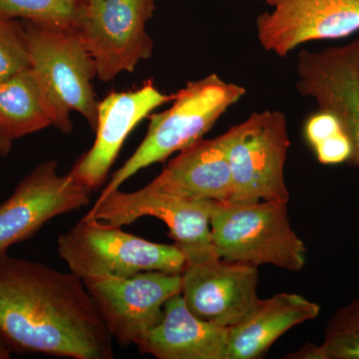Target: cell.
I'll return each instance as SVG.
<instances>
[{"instance_id":"cell-1","label":"cell","mask_w":359,"mask_h":359,"mask_svg":"<svg viewBox=\"0 0 359 359\" xmlns=\"http://www.w3.org/2000/svg\"><path fill=\"white\" fill-rule=\"evenodd\" d=\"M0 335L14 349L73 359H112L113 337L83 280L0 254Z\"/></svg>"},{"instance_id":"cell-2","label":"cell","mask_w":359,"mask_h":359,"mask_svg":"<svg viewBox=\"0 0 359 359\" xmlns=\"http://www.w3.org/2000/svg\"><path fill=\"white\" fill-rule=\"evenodd\" d=\"M245 92L244 87L224 81L217 74L187 83L174 94L171 107L149 116L150 124L145 138L115 172L98 199L119 189L141 170L163 162L199 141Z\"/></svg>"},{"instance_id":"cell-3","label":"cell","mask_w":359,"mask_h":359,"mask_svg":"<svg viewBox=\"0 0 359 359\" xmlns=\"http://www.w3.org/2000/svg\"><path fill=\"white\" fill-rule=\"evenodd\" d=\"M287 203H216L211 233L217 257L259 266L301 271L306 249L290 226Z\"/></svg>"},{"instance_id":"cell-4","label":"cell","mask_w":359,"mask_h":359,"mask_svg":"<svg viewBox=\"0 0 359 359\" xmlns=\"http://www.w3.org/2000/svg\"><path fill=\"white\" fill-rule=\"evenodd\" d=\"M29 67L42 85L58 116V129L72 131L70 113H79L95 129L99 102L93 59L77 28L55 27L22 21Z\"/></svg>"},{"instance_id":"cell-5","label":"cell","mask_w":359,"mask_h":359,"mask_svg":"<svg viewBox=\"0 0 359 359\" xmlns=\"http://www.w3.org/2000/svg\"><path fill=\"white\" fill-rule=\"evenodd\" d=\"M58 254L78 278L131 276L143 271L182 275L188 263L175 245L150 242L121 226L84 217L57 241Z\"/></svg>"},{"instance_id":"cell-6","label":"cell","mask_w":359,"mask_h":359,"mask_svg":"<svg viewBox=\"0 0 359 359\" xmlns=\"http://www.w3.org/2000/svg\"><path fill=\"white\" fill-rule=\"evenodd\" d=\"M233 176L230 203L289 202L285 164L290 146L280 111L252 113L223 134Z\"/></svg>"},{"instance_id":"cell-7","label":"cell","mask_w":359,"mask_h":359,"mask_svg":"<svg viewBox=\"0 0 359 359\" xmlns=\"http://www.w3.org/2000/svg\"><path fill=\"white\" fill-rule=\"evenodd\" d=\"M217 202L189 199L164 192L154 182L135 192L119 189L96 201L85 217L123 226L143 217H154L169 228L174 245L188 264L216 257L211 233L212 210Z\"/></svg>"},{"instance_id":"cell-8","label":"cell","mask_w":359,"mask_h":359,"mask_svg":"<svg viewBox=\"0 0 359 359\" xmlns=\"http://www.w3.org/2000/svg\"><path fill=\"white\" fill-rule=\"evenodd\" d=\"M155 9V0H87L77 30L99 80L109 82L122 72H132L152 56L146 25Z\"/></svg>"},{"instance_id":"cell-9","label":"cell","mask_w":359,"mask_h":359,"mask_svg":"<svg viewBox=\"0 0 359 359\" xmlns=\"http://www.w3.org/2000/svg\"><path fill=\"white\" fill-rule=\"evenodd\" d=\"M82 280L113 339L125 346L145 339L160 323L168 299L182 290V275L157 271Z\"/></svg>"},{"instance_id":"cell-10","label":"cell","mask_w":359,"mask_h":359,"mask_svg":"<svg viewBox=\"0 0 359 359\" xmlns=\"http://www.w3.org/2000/svg\"><path fill=\"white\" fill-rule=\"evenodd\" d=\"M91 193L69 174H59L56 161L39 165L0 205V254L32 237L50 219L88 205Z\"/></svg>"},{"instance_id":"cell-11","label":"cell","mask_w":359,"mask_h":359,"mask_svg":"<svg viewBox=\"0 0 359 359\" xmlns=\"http://www.w3.org/2000/svg\"><path fill=\"white\" fill-rule=\"evenodd\" d=\"M264 2L273 9L257 16V40L278 57L308 42L346 39L359 32V0Z\"/></svg>"},{"instance_id":"cell-12","label":"cell","mask_w":359,"mask_h":359,"mask_svg":"<svg viewBox=\"0 0 359 359\" xmlns=\"http://www.w3.org/2000/svg\"><path fill=\"white\" fill-rule=\"evenodd\" d=\"M257 266L212 257L188 264L182 273L181 295L201 320L235 327L261 304Z\"/></svg>"},{"instance_id":"cell-13","label":"cell","mask_w":359,"mask_h":359,"mask_svg":"<svg viewBox=\"0 0 359 359\" xmlns=\"http://www.w3.org/2000/svg\"><path fill=\"white\" fill-rule=\"evenodd\" d=\"M297 75V91L342 123L353 143V164L359 166V37L341 46L299 52Z\"/></svg>"},{"instance_id":"cell-14","label":"cell","mask_w":359,"mask_h":359,"mask_svg":"<svg viewBox=\"0 0 359 359\" xmlns=\"http://www.w3.org/2000/svg\"><path fill=\"white\" fill-rule=\"evenodd\" d=\"M173 98L174 95L162 93L152 81L138 89L106 96L98 105L95 141L68 174L90 192L98 189L135 127Z\"/></svg>"},{"instance_id":"cell-15","label":"cell","mask_w":359,"mask_h":359,"mask_svg":"<svg viewBox=\"0 0 359 359\" xmlns=\"http://www.w3.org/2000/svg\"><path fill=\"white\" fill-rule=\"evenodd\" d=\"M230 332L196 316L178 294L168 299L160 323L136 346L159 359H226Z\"/></svg>"},{"instance_id":"cell-16","label":"cell","mask_w":359,"mask_h":359,"mask_svg":"<svg viewBox=\"0 0 359 359\" xmlns=\"http://www.w3.org/2000/svg\"><path fill=\"white\" fill-rule=\"evenodd\" d=\"M153 182L164 192L180 197L230 202L233 176L224 135L200 139L184 149Z\"/></svg>"},{"instance_id":"cell-17","label":"cell","mask_w":359,"mask_h":359,"mask_svg":"<svg viewBox=\"0 0 359 359\" xmlns=\"http://www.w3.org/2000/svg\"><path fill=\"white\" fill-rule=\"evenodd\" d=\"M320 306L297 294H276L262 299L247 320L231 327L226 359L262 358L283 334L318 318Z\"/></svg>"},{"instance_id":"cell-18","label":"cell","mask_w":359,"mask_h":359,"mask_svg":"<svg viewBox=\"0 0 359 359\" xmlns=\"http://www.w3.org/2000/svg\"><path fill=\"white\" fill-rule=\"evenodd\" d=\"M58 116L30 67L0 81V156L13 143L47 127L58 129Z\"/></svg>"},{"instance_id":"cell-19","label":"cell","mask_w":359,"mask_h":359,"mask_svg":"<svg viewBox=\"0 0 359 359\" xmlns=\"http://www.w3.org/2000/svg\"><path fill=\"white\" fill-rule=\"evenodd\" d=\"M287 358L359 359V297L335 311L320 346H304Z\"/></svg>"},{"instance_id":"cell-20","label":"cell","mask_w":359,"mask_h":359,"mask_svg":"<svg viewBox=\"0 0 359 359\" xmlns=\"http://www.w3.org/2000/svg\"><path fill=\"white\" fill-rule=\"evenodd\" d=\"M304 134L320 164H353V143L337 116L318 109L306 120Z\"/></svg>"},{"instance_id":"cell-21","label":"cell","mask_w":359,"mask_h":359,"mask_svg":"<svg viewBox=\"0 0 359 359\" xmlns=\"http://www.w3.org/2000/svg\"><path fill=\"white\" fill-rule=\"evenodd\" d=\"M87 0H0V16L36 25L77 28Z\"/></svg>"},{"instance_id":"cell-22","label":"cell","mask_w":359,"mask_h":359,"mask_svg":"<svg viewBox=\"0 0 359 359\" xmlns=\"http://www.w3.org/2000/svg\"><path fill=\"white\" fill-rule=\"evenodd\" d=\"M29 67L22 23L0 16V81Z\"/></svg>"},{"instance_id":"cell-23","label":"cell","mask_w":359,"mask_h":359,"mask_svg":"<svg viewBox=\"0 0 359 359\" xmlns=\"http://www.w3.org/2000/svg\"><path fill=\"white\" fill-rule=\"evenodd\" d=\"M11 349H13V347L9 346L8 342L0 335V359L11 358Z\"/></svg>"}]
</instances>
